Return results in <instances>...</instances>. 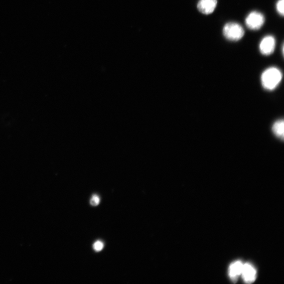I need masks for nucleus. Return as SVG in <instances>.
Instances as JSON below:
<instances>
[{"mask_svg":"<svg viewBox=\"0 0 284 284\" xmlns=\"http://www.w3.org/2000/svg\"><path fill=\"white\" fill-rule=\"evenodd\" d=\"M282 79V73L276 68L271 67L266 69L261 76V82L264 88L272 90L276 88Z\"/></svg>","mask_w":284,"mask_h":284,"instance_id":"f257e3e1","label":"nucleus"},{"mask_svg":"<svg viewBox=\"0 0 284 284\" xmlns=\"http://www.w3.org/2000/svg\"><path fill=\"white\" fill-rule=\"evenodd\" d=\"M225 38L230 41H237L242 39L245 32L243 28L238 24L229 23L225 25L223 29Z\"/></svg>","mask_w":284,"mask_h":284,"instance_id":"f03ea898","label":"nucleus"},{"mask_svg":"<svg viewBox=\"0 0 284 284\" xmlns=\"http://www.w3.org/2000/svg\"><path fill=\"white\" fill-rule=\"evenodd\" d=\"M265 18L263 14L257 12L250 13L246 17L245 24L247 28L252 30H258L263 26Z\"/></svg>","mask_w":284,"mask_h":284,"instance_id":"7ed1b4c3","label":"nucleus"},{"mask_svg":"<svg viewBox=\"0 0 284 284\" xmlns=\"http://www.w3.org/2000/svg\"><path fill=\"white\" fill-rule=\"evenodd\" d=\"M276 41L274 37L268 36L264 37L260 42L259 50L264 56H269L274 52Z\"/></svg>","mask_w":284,"mask_h":284,"instance_id":"20e7f679","label":"nucleus"},{"mask_svg":"<svg viewBox=\"0 0 284 284\" xmlns=\"http://www.w3.org/2000/svg\"><path fill=\"white\" fill-rule=\"evenodd\" d=\"M217 5V0H200L197 7L201 13L209 15L214 12Z\"/></svg>","mask_w":284,"mask_h":284,"instance_id":"39448f33","label":"nucleus"},{"mask_svg":"<svg viewBox=\"0 0 284 284\" xmlns=\"http://www.w3.org/2000/svg\"><path fill=\"white\" fill-rule=\"evenodd\" d=\"M242 275L246 282L252 283L255 280L256 271L252 265L246 264L243 265Z\"/></svg>","mask_w":284,"mask_h":284,"instance_id":"423d86ee","label":"nucleus"},{"mask_svg":"<svg viewBox=\"0 0 284 284\" xmlns=\"http://www.w3.org/2000/svg\"><path fill=\"white\" fill-rule=\"evenodd\" d=\"M243 267V264L242 262L237 261L233 263L229 267V276L234 282L236 281L238 277L242 274Z\"/></svg>","mask_w":284,"mask_h":284,"instance_id":"0eeeda50","label":"nucleus"},{"mask_svg":"<svg viewBox=\"0 0 284 284\" xmlns=\"http://www.w3.org/2000/svg\"><path fill=\"white\" fill-rule=\"evenodd\" d=\"M272 130L275 135L283 139L284 134V123L283 120H278L272 127Z\"/></svg>","mask_w":284,"mask_h":284,"instance_id":"6e6552de","label":"nucleus"},{"mask_svg":"<svg viewBox=\"0 0 284 284\" xmlns=\"http://www.w3.org/2000/svg\"><path fill=\"white\" fill-rule=\"evenodd\" d=\"M283 4L284 0H279L276 4V9L278 14L283 16L284 14L283 12Z\"/></svg>","mask_w":284,"mask_h":284,"instance_id":"1a4fd4ad","label":"nucleus"},{"mask_svg":"<svg viewBox=\"0 0 284 284\" xmlns=\"http://www.w3.org/2000/svg\"><path fill=\"white\" fill-rule=\"evenodd\" d=\"M104 247L103 244L100 241H97L93 245V248L96 251H101Z\"/></svg>","mask_w":284,"mask_h":284,"instance_id":"9d476101","label":"nucleus"},{"mask_svg":"<svg viewBox=\"0 0 284 284\" xmlns=\"http://www.w3.org/2000/svg\"><path fill=\"white\" fill-rule=\"evenodd\" d=\"M90 203L92 206H97L100 203V199L97 196H94L91 200Z\"/></svg>","mask_w":284,"mask_h":284,"instance_id":"9b49d317","label":"nucleus"}]
</instances>
